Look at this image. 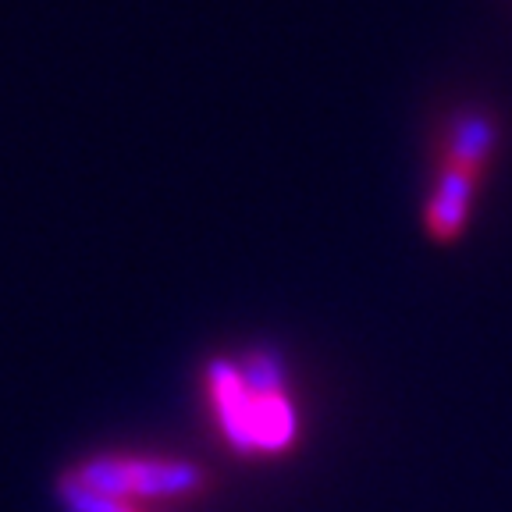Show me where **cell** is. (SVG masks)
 <instances>
[{
  "instance_id": "obj_1",
  "label": "cell",
  "mask_w": 512,
  "mask_h": 512,
  "mask_svg": "<svg viewBox=\"0 0 512 512\" xmlns=\"http://www.w3.org/2000/svg\"><path fill=\"white\" fill-rule=\"evenodd\" d=\"M61 484L93 491L104 498L139 502V498H175L203 488V470L185 459L157 456H104L86 459L61 477Z\"/></svg>"
},
{
  "instance_id": "obj_4",
  "label": "cell",
  "mask_w": 512,
  "mask_h": 512,
  "mask_svg": "<svg viewBox=\"0 0 512 512\" xmlns=\"http://www.w3.org/2000/svg\"><path fill=\"white\" fill-rule=\"evenodd\" d=\"M477 175H480V171L452 168V164H445L438 185H434L431 203H427V210H424V221H427V232H431V239L452 242V239H459V235H463Z\"/></svg>"
},
{
  "instance_id": "obj_3",
  "label": "cell",
  "mask_w": 512,
  "mask_h": 512,
  "mask_svg": "<svg viewBox=\"0 0 512 512\" xmlns=\"http://www.w3.org/2000/svg\"><path fill=\"white\" fill-rule=\"evenodd\" d=\"M210 395H214V409L221 416L224 438L232 441L239 452H256L253 445V399L242 381L239 363L214 360L210 363Z\"/></svg>"
},
{
  "instance_id": "obj_2",
  "label": "cell",
  "mask_w": 512,
  "mask_h": 512,
  "mask_svg": "<svg viewBox=\"0 0 512 512\" xmlns=\"http://www.w3.org/2000/svg\"><path fill=\"white\" fill-rule=\"evenodd\" d=\"M239 370L253 399L256 452H285L296 438V413L285 395V370L271 352H253Z\"/></svg>"
},
{
  "instance_id": "obj_5",
  "label": "cell",
  "mask_w": 512,
  "mask_h": 512,
  "mask_svg": "<svg viewBox=\"0 0 512 512\" xmlns=\"http://www.w3.org/2000/svg\"><path fill=\"white\" fill-rule=\"evenodd\" d=\"M491 146H495V125H491L488 114H466V118L456 121L452 139H448V164L480 171Z\"/></svg>"
},
{
  "instance_id": "obj_6",
  "label": "cell",
  "mask_w": 512,
  "mask_h": 512,
  "mask_svg": "<svg viewBox=\"0 0 512 512\" xmlns=\"http://www.w3.org/2000/svg\"><path fill=\"white\" fill-rule=\"evenodd\" d=\"M61 498H64V505H68L72 512H143V509H139V502L104 498V495H93V491L68 488V484H61Z\"/></svg>"
}]
</instances>
